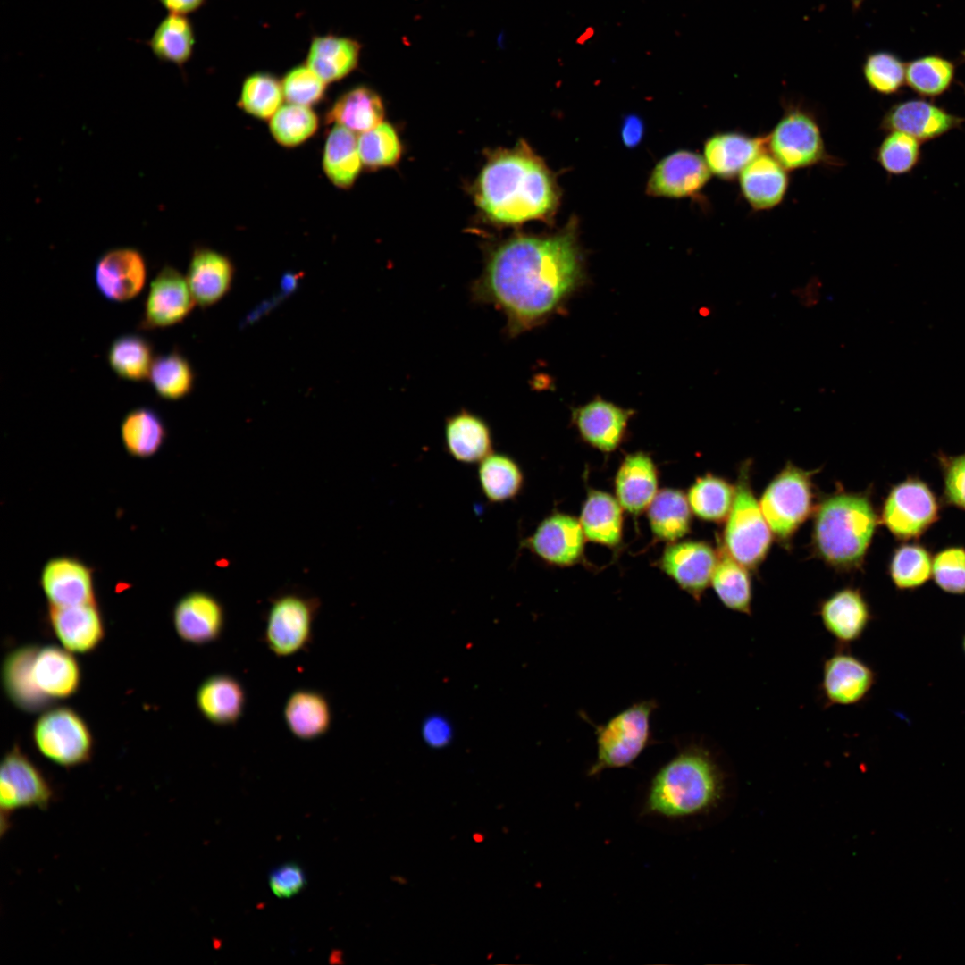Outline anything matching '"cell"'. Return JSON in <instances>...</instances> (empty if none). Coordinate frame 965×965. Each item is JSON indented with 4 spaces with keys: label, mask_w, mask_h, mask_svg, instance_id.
I'll use <instances>...</instances> for the list:
<instances>
[{
    "label": "cell",
    "mask_w": 965,
    "mask_h": 965,
    "mask_svg": "<svg viewBox=\"0 0 965 965\" xmlns=\"http://www.w3.org/2000/svg\"><path fill=\"white\" fill-rule=\"evenodd\" d=\"M581 267L573 229L550 237L519 236L491 253L473 293L498 307L509 334L517 335L560 305L577 285Z\"/></svg>",
    "instance_id": "cell-1"
},
{
    "label": "cell",
    "mask_w": 965,
    "mask_h": 965,
    "mask_svg": "<svg viewBox=\"0 0 965 965\" xmlns=\"http://www.w3.org/2000/svg\"><path fill=\"white\" fill-rule=\"evenodd\" d=\"M483 214L499 224H518L552 215L559 200L555 179L524 143L491 156L474 188Z\"/></svg>",
    "instance_id": "cell-2"
},
{
    "label": "cell",
    "mask_w": 965,
    "mask_h": 965,
    "mask_svg": "<svg viewBox=\"0 0 965 965\" xmlns=\"http://www.w3.org/2000/svg\"><path fill=\"white\" fill-rule=\"evenodd\" d=\"M724 789V776L713 756L702 747L692 746L657 771L640 814L667 820L698 817L720 802Z\"/></svg>",
    "instance_id": "cell-3"
},
{
    "label": "cell",
    "mask_w": 965,
    "mask_h": 965,
    "mask_svg": "<svg viewBox=\"0 0 965 965\" xmlns=\"http://www.w3.org/2000/svg\"><path fill=\"white\" fill-rule=\"evenodd\" d=\"M814 511L812 545L816 555L838 570L860 566L877 523L869 497L856 492L833 493Z\"/></svg>",
    "instance_id": "cell-4"
},
{
    "label": "cell",
    "mask_w": 965,
    "mask_h": 965,
    "mask_svg": "<svg viewBox=\"0 0 965 965\" xmlns=\"http://www.w3.org/2000/svg\"><path fill=\"white\" fill-rule=\"evenodd\" d=\"M751 462L739 469L734 498L723 532V549L748 569L767 557L773 535L751 485Z\"/></svg>",
    "instance_id": "cell-5"
},
{
    "label": "cell",
    "mask_w": 965,
    "mask_h": 965,
    "mask_svg": "<svg viewBox=\"0 0 965 965\" xmlns=\"http://www.w3.org/2000/svg\"><path fill=\"white\" fill-rule=\"evenodd\" d=\"M767 149L787 171L838 164L827 152L816 115L798 103H785L782 116L767 135Z\"/></svg>",
    "instance_id": "cell-6"
},
{
    "label": "cell",
    "mask_w": 965,
    "mask_h": 965,
    "mask_svg": "<svg viewBox=\"0 0 965 965\" xmlns=\"http://www.w3.org/2000/svg\"><path fill=\"white\" fill-rule=\"evenodd\" d=\"M788 463L768 484L759 500L761 511L775 537L788 541L815 510L812 476Z\"/></svg>",
    "instance_id": "cell-7"
},
{
    "label": "cell",
    "mask_w": 965,
    "mask_h": 965,
    "mask_svg": "<svg viewBox=\"0 0 965 965\" xmlns=\"http://www.w3.org/2000/svg\"><path fill=\"white\" fill-rule=\"evenodd\" d=\"M655 708L653 701L634 703L597 729L596 759L587 772L589 776L634 762L650 743Z\"/></svg>",
    "instance_id": "cell-8"
},
{
    "label": "cell",
    "mask_w": 965,
    "mask_h": 965,
    "mask_svg": "<svg viewBox=\"0 0 965 965\" xmlns=\"http://www.w3.org/2000/svg\"><path fill=\"white\" fill-rule=\"evenodd\" d=\"M32 737L38 751L57 765L71 768L91 759L94 741L90 728L71 708L45 710L34 724Z\"/></svg>",
    "instance_id": "cell-9"
},
{
    "label": "cell",
    "mask_w": 965,
    "mask_h": 965,
    "mask_svg": "<svg viewBox=\"0 0 965 965\" xmlns=\"http://www.w3.org/2000/svg\"><path fill=\"white\" fill-rule=\"evenodd\" d=\"M319 608L315 598L288 593L274 600L267 614L264 642L278 657H290L304 650L312 638Z\"/></svg>",
    "instance_id": "cell-10"
},
{
    "label": "cell",
    "mask_w": 965,
    "mask_h": 965,
    "mask_svg": "<svg viewBox=\"0 0 965 965\" xmlns=\"http://www.w3.org/2000/svg\"><path fill=\"white\" fill-rule=\"evenodd\" d=\"M53 796L47 779L18 746L4 754L0 768L2 828L13 811L32 807L46 809Z\"/></svg>",
    "instance_id": "cell-11"
},
{
    "label": "cell",
    "mask_w": 965,
    "mask_h": 965,
    "mask_svg": "<svg viewBox=\"0 0 965 965\" xmlns=\"http://www.w3.org/2000/svg\"><path fill=\"white\" fill-rule=\"evenodd\" d=\"M939 506L928 485L918 478H907L889 491L882 508V522L900 539L922 534L936 519Z\"/></svg>",
    "instance_id": "cell-12"
},
{
    "label": "cell",
    "mask_w": 965,
    "mask_h": 965,
    "mask_svg": "<svg viewBox=\"0 0 965 965\" xmlns=\"http://www.w3.org/2000/svg\"><path fill=\"white\" fill-rule=\"evenodd\" d=\"M29 676L34 690L46 702L67 699L80 685V667L66 649L55 645H33Z\"/></svg>",
    "instance_id": "cell-13"
},
{
    "label": "cell",
    "mask_w": 965,
    "mask_h": 965,
    "mask_svg": "<svg viewBox=\"0 0 965 965\" xmlns=\"http://www.w3.org/2000/svg\"><path fill=\"white\" fill-rule=\"evenodd\" d=\"M195 304L186 277L166 265L150 284L139 327L153 330L177 324L190 314Z\"/></svg>",
    "instance_id": "cell-14"
},
{
    "label": "cell",
    "mask_w": 965,
    "mask_h": 965,
    "mask_svg": "<svg viewBox=\"0 0 965 965\" xmlns=\"http://www.w3.org/2000/svg\"><path fill=\"white\" fill-rule=\"evenodd\" d=\"M874 681L870 667L841 648L825 660L820 689L827 705L851 706L865 698Z\"/></svg>",
    "instance_id": "cell-15"
},
{
    "label": "cell",
    "mask_w": 965,
    "mask_h": 965,
    "mask_svg": "<svg viewBox=\"0 0 965 965\" xmlns=\"http://www.w3.org/2000/svg\"><path fill=\"white\" fill-rule=\"evenodd\" d=\"M584 538L580 521L555 513L544 518L523 545L543 562L565 566L576 563L582 557Z\"/></svg>",
    "instance_id": "cell-16"
},
{
    "label": "cell",
    "mask_w": 965,
    "mask_h": 965,
    "mask_svg": "<svg viewBox=\"0 0 965 965\" xmlns=\"http://www.w3.org/2000/svg\"><path fill=\"white\" fill-rule=\"evenodd\" d=\"M964 122L965 118L931 102L910 99L893 105L882 117L879 127L885 132L902 131L926 142L961 128Z\"/></svg>",
    "instance_id": "cell-17"
},
{
    "label": "cell",
    "mask_w": 965,
    "mask_h": 965,
    "mask_svg": "<svg viewBox=\"0 0 965 965\" xmlns=\"http://www.w3.org/2000/svg\"><path fill=\"white\" fill-rule=\"evenodd\" d=\"M705 159L697 153L680 150L660 160L647 184L651 196L667 197H692L710 179Z\"/></svg>",
    "instance_id": "cell-18"
},
{
    "label": "cell",
    "mask_w": 965,
    "mask_h": 965,
    "mask_svg": "<svg viewBox=\"0 0 965 965\" xmlns=\"http://www.w3.org/2000/svg\"><path fill=\"white\" fill-rule=\"evenodd\" d=\"M94 271L99 292L115 302L134 298L142 290L147 279L143 256L130 248L107 251L97 260Z\"/></svg>",
    "instance_id": "cell-19"
},
{
    "label": "cell",
    "mask_w": 965,
    "mask_h": 965,
    "mask_svg": "<svg viewBox=\"0 0 965 965\" xmlns=\"http://www.w3.org/2000/svg\"><path fill=\"white\" fill-rule=\"evenodd\" d=\"M717 561L710 545L689 541L669 545L660 558V566L681 588L699 600L711 583Z\"/></svg>",
    "instance_id": "cell-20"
},
{
    "label": "cell",
    "mask_w": 965,
    "mask_h": 965,
    "mask_svg": "<svg viewBox=\"0 0 965 965\" xmlns=\"http://www.w3.org/2000/svg\"><path fill=\"white\" fill-rule=\"evenodd\" d=\"M172 622L178 636L185 642L204 645L217 641L225 625L222 603L213 595L193 592L176 604Z\"/></svg>",
    "instance_id": "cell-21"
},
{
    "label": "cell",
    "mask_w": 965,
    "mask_h": 965,
    "mask_svg": "<svg viewBox=\"0 0 965 965\" xmlns=\"http://www.w3.org/2000/svg\"><path fill=\"white\" fill-rule=\"evenodd\" d=\"M48 621L63 647L71 653L91 652L105 637L104 620L96 603L49 606Z\"/></svg>",
    "instance_id": "cell-22"
},
{
    "label": "cell",
    "mask_w": 965,
    "mask_h": 965,
    "mask_svg": "<svg viewBox=\"0 0 965 965\" xmlns=\"http://www.w3.org/2000/svg\"><path fill=\"white\" fill-rule=\"evenodd\" d=\"M766 151L767 135L751 136L739 130L716 133L703 147L710 172L728 181L738 178L747 164Z\"/></svg>",
    "instance_id": "cell-23"
},
{
    "label": "cell",
    "mask_w": 965,
    "mask_h": 965,
    "mask_svg": "<svg viewBox=\"0 0 965 965\" xmlns=\"http://www.w3.org/2000/svg\"><path fill=\"white\" fill-rule=\"evenodd\" d=\"M818 615L826 631L842 648L858 641L870 621L868 602L858 589L852 587L838 590L825 599Z\"/></svg>",
    "instance_id": "cell-24"
},
{
    "label": "cell",
    "mask_w": 965,
    "mask_h": 965,
    "mask_svg": "<svg viewBox=\"0 0 965 965\" xmlns=\"http://www.w3.org/2000/svg\"><path fill=\"white\" fill-rule=\"evenodd\" d=\"M738 182L748 205L755 211H766L784 200L789 187V175L787 170L766 151L743 168Z\"/></svg>",
    "instance_id": "cell-25"
},
{
    "label": "cell",
    "mask_w": 965,
    "mask_h": 965,
    "mask_svg": "<svg viewBox=\"0 0 965 965\" xmlns=\"http://www.w3.org/2000/svg\"><path fill=\"white\" fill-rule=\"evenodd\" d=\"M41 584L49 606L96 603L91 571L74 558L51 559L43 568Z\"/></svg>",
    "instance_id": "cell-26"
},
{
    "label": "cell",
    "mask_w": 965,
    "mask_h": 965,
    "mask_svg": "<svg viewBox=\"0 0 965 965\" xmlns=\"http://www.w3.org/2000/svg\"><path fill=\"white\" fill-rule=\"evenodd\" d=\"M630 415L629 410L598 399L575 409L573 421L587 443L610 452L622 442Z\"/></svg>",
    "instance_id": "cell-27"
},
{
    "label": "cell",
    "mask_w": 965,
    "mask_h": 965,
    "mask_svg": "<svg viewBox=\"0 0 965 965\" xmlns=\"http://www.w3.org/2000/svg\"><path fill=\"white\" fill-rule=\"evenodd\" d=\"M234 277V267L224 255L209 248H198L193 253L186 280L196 304L209 307L229 292Z\"/></svg>",
    "instance_id": "cell-28"
},
{
    "label": "cell",
    "mask_w": 965,
    "mask_h": 965,
    "mask_svg": "<svg viewBox=\"0 0 965 965\" xmlns=\"http://www.w3.org/2000/svg\"><path fill=\"white\" fill-rule=\"evenodd\" d=\"M444 442L449 455L465 465L478 464L494 451L492 432L488 423L464 409L446 420Z\"/></svg>",
    "instance_id": "cell-29"
},
{
    "label": "cell",
    "mask_w": 965,
    "mask_h": 965,
    "mask_svg": "<svg viewBox=\"0 0 965 965\" xmlns=\"http://www.w3.org/2000/svg\"><path fill=\"white\" fill-rule=\"evenodd\" d=\"M615 491L627 512L637 515L648 508L658 493V472L652 459L642 452L625 457L616 475Z\"/></svg>",
    "instance_id": "cell-30"
},
{
    "label": "cell",
    "mask_w": 965,
    "mask_h": 965,
    "mask_svg": "<svg viewBox=\"0 0 965 965\" xmlns=\"http://www.w3.org/2000/svg\"><path fill=\"white\" fill-rule=\"evenodd\" d=\"M196 704L201 715L210 723L230 726L243 715L246 692L235 677L228 674H215L198 686Z\"/></svg>",
    "instance_id": "cell-31"
},
{
    "label": "cell",
    "mask_w": 965,
    "mask_h": 965,
    "mask_svg": "<svg viewBox=\"0 0 965 965\" xmlns=\"http://www.w3.org/2000/svg\"><path fill=\"white\" fill-rule=\"evenodd\" d=\"M283 716L291 734L304 741L323 736L332 722L328 699L322 692L311 689L294 691L286 701Z\"/></svg>",
    "instance_id": "cell-32"
},
{
    "label": "cell",
    "mask_w": 965,
    "mask_h": 965,
    "mask_svg": "<svg viewBox=\"0 0 965 965\" xmlns=\"http://www.w3.org/2000/svg\"><path fill=\"white\" fill-rule=\"evenodd\" d=\"M361 46L352 38L333 35L315 37L306 65L326 83L340 80L356 69Z\"/></svg>",
    "instance_id": "cell-33"
},
{
    "label": "cell",
    "mask_w": 965,
    "mask_h": 965,
    "mask_svg": "<svg viewBox=\"0 0 965 965\" xmlns=\"http://www.w3.org/2000/svg\"><path fill=\"white\" fill-rule=\"evenodd\" d=\"M384 106L373 89L356 87L342 94L325 115L327 123H336L353 132H365L382 122Z\"/></svg>",
    "instance_id": "cell-34"
},
{
    "label": "cell",
    "mask_w": 965,
    "mask_h": 965,
    "mask_svg": "<svg viewBox=\"0 0 965 965\" xmlns=\"http://www.w3.org/2000/svg\"><path fill=\"white\" fill-rule=\"evenodd\" d=\"M623 508L608 493L592 491L583 506L580 524L587 540L609 547L622 538Z\"/></svg>",
    "instance_id": "cell-35"
},
{
    "label": "cell",
    "mask_w": 965,
    "mask_h": 965,
    "mask_svg": "<svg viewBox=\"0 0 965 965\" xmlns=\"http://www.w3.org/2000/svg\"><path fill=\"white\" fill-rule=\"evenodd\" d=\"M477 478L485 499L493 504L515 499L522 491L524 474L508 454L491 452L478 463Z\"/></svg>",
    "instance_id": "cell-36"
},
{
    "label": "cell",
    "mask_w": 965,
    "mask_h": 965,
    "mask_svg": "<svg viewBox=\"0 0 965 965\" xmlns=\"http://www.w3.org/2000/svg\"><path fill=\"white\" fill-rule=\"evenodd\" d=\"M196 43L192 22L186 15L169 13L162 19L146 41L160 62L181 68L192 57Z\"/></svg>",
    "instance_id": "cell-37"
},
{
    "label": "cell",
    "mask_w": 965,
    "mask_h": 965,
    "mask_svg": "<svg viewBox=\"0 0 965 965\" xmlns=\"http://www.w3.org/2000/svg\"><path fill=\"white\" fill-rule=\"evenodd\" d=\"M355 132L335 125L327 135L323 169L330 181L338 188L351 187L357 178L362 161Z\"/></svg>",
    "instance_id": "cell-38"
},
{
    "label": "cell",
    "mask_w": 965,
    "mask_h": 965,
    "mask_svg": "<svg viewBox=\"0 0 965 965\" xmlns=\"http://www.w3.org/2000/svg\"><path fill=\"white\" fill-rule=\"evenodd\" d=\"M648 518L650 529L658 539L676 541L690 530L691 507L687 497L675 489L658 491L648 507Z\"/></svg>",
    "instance_id": "cell-39"
},
{
    "label": "cell",
    "mask_w": 965,
    "mask_h": 965,
    "mask_svg": "<svg viewBox=\"0 0 965 965\" xmlns=\"http://www.w3.org/2000/svg\"><path fill=\"white\" fill-rule=\"evenodd\" d=\"M711 584L723 605L730 610L751 615L752 584L748 568L723 549Z\"/></svg>",
    "instance_id": "cell-40"
},
{
    "label": "cell",
    "mask_w": 965,
    "mask_h": 965,
    "mask_svg": "<svg viewBox=\"0 0 965 965\" xmlns=\"http://www.w3.org/2000/svg\"><path fill=\"white\" fill-rule=\"evenodd\" d=\"M33 645L19 647L7 654L2 666V683L10 701L22 710L36 712L49 704L34 690L29 663Z\"/></svg>",
    "instance_id": "cell-41"
},
{
    "label": "cell",
    "mask_w": 965,
    "mask_h": 965,
    "mask_svg": "<svg viewBox=\"0 0 965 965\" xmlns=\"http://www.w3.org/2000/svg\"><path fill=\"white\" fill-rule=\"evenodd\" d=\"M154 359L152 344L137 334L116 338L107 352L108 364L115 374L132 382L148 379Z\"/></svg>",
    "instance_id": "cell-42"
},
{
    "label": "cell",
    "mask_w": 965,
    "mask_h": 965,
    "mask_svg": "<svg viewBox=\"0 0 965 965\" xmlns=\"http://www.w3.org/2000/svg\"><path fill=\"white\" fill-rule=\"evenodd\" d=\"M121 435L130 454L138 457H147L160 449L166 433L164 424L156 412L148 407H138L124 416Z\"/></svg>",
    "instance_id": "cell-43"
},
{
    "label": "cell",
    "mask_w": 965,
    "mask_h": 965,
    "mask_svg": "<svg viewBox=\"0 0 965 965\" xmlns=\"http://www.w3.org/2000/svg\"><path fill=\"white\" fill-rule=\"evenodd\" d=\"M148 379L161 398L179 400L192 391L195 373L189 360L172 351L155 357Z\"/></svg>",
    "instance_id": "cell-44"
},
{
    "label": "cell",
    "mask_w": 965,
    "mask_h": 965,
    "mask_svg": "<svg viewBox=\"0 0 965 965\" xmlns=\"http://www.w3.org/2000/svg\"><path fill=\"white\" fill-rule=\"evenodd\" d=\"M734 498V487L724 478L706 474L698 478L688 491L687 499L692 512L709 522L726 519Z\"/></svg>",
    "instance_id": "cell-45"
},
{
    "label": "cell",
    "mask_w": 965,
    "mask_h": 965,
    "mask_svg": "<svg viewBox=\"0 0 965 965\" xmlns=\"http://www.w3.org/2000/svg\"><path fill=\"white\" fill-rule=\"evenodd\" d=\"M281 82L267 72H256L247 77L239 96L240 107L258 119H269L281 106Z\"/></svg>",
    "instance_id": "cell-46"
},
{
    "label": "cell",
    "mask_w": 965,
    "mask_h": 965,
    "mask_svg": "<svg viewBox=\"0 0 965 965\" xmlns=\"http://www.w3.org/2000/svg\"><path fill=\"white\" fill-rule=\"evenodd\" d=\"M318 117L309 107L295 104L281 105L270 121L273 138L284 147L298 146L318 129Z\"/></svg>",
    "instance_id": "cell-47"
},
{
    "label": "cell",
    "mask_w": 965,
    "mask_h": 965,
    "mask_svg": "<svg viewBox=\"0 0 965 965\" xmlns=\"http://www.w3.org/2000/svg\"><path fill=\"white\" fill-rule=\"evenodd\" d=\"M906 82L920 96L936 97L944 94L954 77L953 64L939 56H925L912 61L906 68Z\"/></svg>",
    "instance_id": "cell-48"
},
{
    "label": "cell",
    "mask_w": 965,
    "mask_h": 965,
    "mask_svg": "<svg viewBox=\"0 0 965 965\" xmlns=\"http://www.w3.org/2000/svg\"><path fill=\"white\" fill-rule=\"evenodd\" d=\"M921 142L902 131H889L875 151V159L891 175L911 172L921 159Z\"/></svg>",
    "instance_id": "cell-49"
},
{
    "label": "cell",
    "mask_w": 965,
    "mask_h": 965,
    "mask_svg": "<svg viewBox=\"0 0 965 965\" xmlns=\"http://www.w3.org/2000/svg\"><path fill=\"white\" fill-rule=\"evenodd\" d=\"M889 572L896 587L909 589L923 584L931 575L932 559L919 544H902L894 552Z\"/></svg>",
    "instance_id": "cell-50"
},
{
    "label": "cell",
    "mask_w": 965,
    "mask_h": 965,
    "mask_svg": "<svg viewBox=\"0 0 965 965\" xmlns=\"http://www.w3.org/2000/svg\"><path fill=\"white\" fill-rule=\"evenodd\" d=\"M357 146L362 164L370 169L393 165L401 155L398 134L394 128L386 122L361 133Z\"/></svg>",
    "instance_id": "cell-51"
},
{
    "label": "cell",
    "mask_w": 965,
    "mask_h": 965,
    "mask_svg": "<svg viewBox=\"0 0 965 965\" xmlns=\"http://www.w3.org/2000/svg\"><path fill=\"white\" fill-rule=\"evenodd\" d=\"M862 71L868 86L881 95L899 92L906 80L904 64L887 52L870 54L865 60Z\"/></svg>",
    "instance_id": "cell-52"
},
{
    "label": "cell",
    "mask_w": 965,
    "mask_h": 965,
    "mask_svg": "<svg viewBox=\"0 0 965 965\" xmlns=\"http://www.w3.org/2000/svg\"><path fill=\"white\" fill-rule=\"evenodd\" d=\"M281 87L289 103L310 107L323 99L326 82L307 65H298L284 75Z\"/></svg>",
    "instance_id": "cell-53"
},
{
    "label": "cell",
    "mask_w": 965,
    "mask_h": 965,
    "mask_svg": "<svg viewBox=\"0 0 965 965\" xmlns=\"http://www.w3.org/2000/svg\"><path fill=\"white\" fill-rule=\"evenodd\" d=\"M936 584L952 593L965 592V550L950 547L938 552L932 561Z\"/></svg>",
    "instance_id": "cell-54"
},
{
    "label": "cell",
    "mask_w": 965,
    "mask_h": 965,
    "mask_svg": "<svg viewBox=\"0 0 965 965\" xmlns=\"http://www.w3.org/2000/svg\"><path fill=\"white\" fill-rule=\"evenodd\" d=\"M944 498L946 503L965 509V452L956 456L941 454Z\"/></svg>",
    "instance_id": "cell-55"
},
{
    "label": "cell",
    "mask_w": 965,
    "mask_h": 965,
    "mask_svg": "<svg viewBox=\"0 0 965 965\" xmlns=\"http://www.w3.org/2000/svg\"><path fill=\"white\" fill-rule=\"evenodd\" d=\"M268 883L275 896L290 898L306 887V877L299 864L290 861L273 868L269 873Z\"/></svg>",
    "instance_id": "cell-56"
},
{
    "label": "cell",
    "mask_w": 965,
    "mask_h": 965,
    "mask_svg": "<svg viewBox=\"0 0 965 965\" xmlns=\"http://www.w3.org/2000/svg\"><path fill=\"white\" fill-rule=\"evenodd\" d=\"M423 740L430 747L442 748L448 745L453 737L451 723L441 715L427 717L421 727Z\"/></svg>",
    "instance_id": "cell-57"
},
{
    "label": "cell",
    "mask_w": 965,
    "mask_h": 965,
    "mask_svg": "<svg viewBox=\"0 0 965 965\" xmlns=\"http://www.w3.org/2000/svg\"><path fill=\"white\" fill-rule=\"evenodd\" d=\"M643 134L642 122L634 115L628 116L622 127L623 142L629 147L636 146Z\"/></svg>",
    "instance_id": "cell-58"
},
{
    "label": "cell",
    "mask_w": 965,
    "mask_h": 965,
    "mask_svg": "<svg viewBox=\"0 0 965 965\" xmlns=\"http://www.w3.org/2000/svg\"><path fill=\"white\" fill-rule=\"evenodd\" d=\"M169 13L188 15L199 10L206 0H156Z\"/></svg>",
    "instance_id": "cell-59"
},
{
    "label": "cell",
    "mask_w": 965,
    "mask_h": 965,
    "mask_svg": "<svg viewBox=\"0 0 965 965\" xmlns=\"http://www.w3.org/2000/svg\"><path fill=\"white\" fill-rule=\"evenodd\" d=\"M863 0H851L854 7L860 6Z\"/></svg>",
    "instance_id": "cell-60"
}]
</instances>
